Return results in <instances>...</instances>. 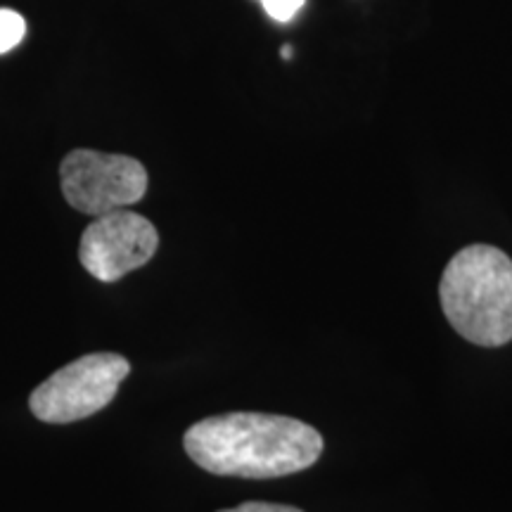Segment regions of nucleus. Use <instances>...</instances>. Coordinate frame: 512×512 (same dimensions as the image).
Listing matches in <instances>:
<instances>
[{"label":"nucleus","mask_w":512,"mask_h":512,"mask_svg":"<svg viewBox=\"0 0 512 512\" xmlns=\"http://www.w3.org/2000/svg\"><path fill=\"white\" fill-rule=\"evenodd\" d=\"M183 446L211 475L275 479L316 465L325 441L316 427L285 415L226 413L195 422Z\"/></svg>","instance_id":"1"},{"label":"nucleus","mask_w":512,"mask_h":512,"mask_svg":"<svg viewBox=\"0 0 512 512\" xmlns=\"http://www.w3.org/2000/svg\"><path fill=\"white\" fill-rule=\"evenodd\" d=\"M451 328L477 347L512 339V259L498 247L470 245L448 261L439 285Z\"/></svg>","instance_id":"2"},{"label":"nucleus","mask_w":512,"mask_h":512,"mask_svg":"<svg viewBox=\"0 0 512 512\" xmlns=\"http://www.w3.org/2000/svg\"><path fill=\"white\" fill-rule=\"evenodd\" d=\"M131 373L124 356L100 351L67 363L41 382L29 396V408L41 422L67 425L110 406L119 384Z\"/></svg>","instance_id":"3"},{"label":"nucleus","mask_w":512,"mask_h":512,"mask_svg":"<svg viewBox=\"0 0 512 512\" xmlns=\"http://www.w3.org/2000/svg\"><path fill=\"white\" fill-rule=\"evenodd\" d=\"M60 185L69 207L95 219L143 200L147 171L133 157L74 150L62 159Z\"/></svg>","instance_id":"4"},{"label":"nucleus","mask_w":512,"mask_h":512,"mask_svg":"<svg viewBox=\"0 0 512 512\" xmlns=\"http://www.w3.org/2000/svg\"><path fill=\"white\" fill-rule=\"evenodd\" d=\"M157 247L159 235L150 219L131 209H117L95 216L91 226L83 230L79 261L93 278L117 283L124 275L145 266Z\"/></svg>","instance_id":"5"},{"label":"nucleus","mask_w":512,"mask_h":512,"mask_svg":"<svg viewBox=\"0 0 512 512\" xmlns=\"http://www.w3.org/2000/svg\"><path fill=\"white\" fill-rule=\"evenodd\" d=\"M24 34H27V22L15 10L0 8V55L10 53L22 43Z\"/></svg>","instance_id":"6"},{"label":"nucleus","mask_w":512,"mask_h":512,"mask_svg":"<svg viewBox=\"0 0 512 512\" xmlns=\"http://www.w3.org/2000/svg\"><path fill=\"white\" fill-rule=\"evenodd\" d=\"M261 3H264V10L275 22H290L302 10L304 0H261Z\"/></svg>","instance_id":"7"},{"label":"nucleus","mask_w":512,"mask_h":512,"mask_svg":"<svg viewBox=\"0 0 512 512\" xmlns=\"http://www.w3.org/2000/svg\"><path fill=\"white\" fill-rule=\"evenodd\" d=\"M219 512H304L299 508H292V505H280V503H261V501H249L242 503L238 508L230 510H219Z\"/></svg>","instance_id":"8"}]
</instances>
